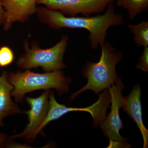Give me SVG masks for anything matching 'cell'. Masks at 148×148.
<instances>
[{
    "label": "cell",
    "instance_id": "52a82bcc",
    "mask_svg": "<svg viewBox=\"0 0 148 148\" xmlns=\"http://www.w3.org/2000/svg\"><path fill=\"white\" fill-rule=\"evenodd\" d=\"M116 0H37V5L59 11L64 15L75 16L82 14L90 16L106 10L109 5Z\"/></svg>",
    "mask_w": 148,
    "mask_h": 148
},
{
    "label": "cell",
    "instance_id": "7a4b0ae2",
    "mask_svg": "<svg viewBox=\"0 0 148 148\" xmlns=\"http://www.w3.org/2000/svg\"><path fill=\"white\" fill-rule=\"evenodd\" d=\"M101 47V54L99 61L97 63L88 62L83 68L82 74L87 79V84L73 93L70 97V101L86 90H92L98 94L108 88L119 79L117 75L116 66L122 60L123 54L108 42H105Z\"/></svg>",
    "mask_w": 148,
    "mask_h": 148
},
{
    "label": "cell",
    "instance_id": "9a60e30c",
    "mask_svg": "<svg viewBox=\"0 0 148 148\" xmlns=\"http://www.w3.org/2000/svg\"><path fill=\"white\" fill-rule=\"evenodd\" d=\"M136 69L145 73L148 71V47H144L142 55L139 59V63L136 65Z\"/></svg>",
    "mask_w": 148,
    "mask_h": 148
},
{
    "label": "cell",
    "instance_id": "8fae6325",
    "mask_svg": "<svg viewBox=\"0 0 148 148\" xmlns=\"http://www.w3.org/2000/svg\"><path fill=\"white\" fill-rule=\"evenodd\" d=\"M8 75L7 72L3 71L0 76V127L4 126L5 118L22 113L18 105L12 100L11 92L14 86L8 81Z\"/></svg>",
    "mask_w": 148,
    "mask_h": 148
},
{
    "label": "cell",
    "instance_id": "8992f818",
    "mask_svg": "<svg viewBox=\"0 0 148 148\" xmlns=\"http://www.w3.org/2000/svg\"><path fill=\"white\" fill-rule=\"evenodd\" d=\"M41 95L36 98H25L30 106V110L22 112L28 116L29 123L21 133L11 136L14 138L25 139L28 142L33 143L39 134V131L47 115L49 109V95L50 90H45Z\"/></svg>",
    "mask_w": 148,
    "mask_h": 148
},
{
    "label": "cell",
    "instance_id": "6da1fadb",
    "mask_svg": "<svg viewBox=\"0 0 148 148\" xmlns=\"http://www.w3.org/2000/svg\"><path fill=\"white\" fill-rule=\"evenodd\" d=\"M36 13L40 21L55 29L63 28L86 29L89 33L90 47L96 50L106 41L108 29L125 24L124 17L116 12L114 3L107 8L104 14L92 16L68 17L59 11L46 7H37Z\"/></svg>",
    "mask_w": 148,
    "mask_h": 148
},
{
    "label": "cell",
    "instance_id": "9c48e42d",
    "mask_svg": "<svg viewBox=\"0 0 148 148\" xmlns=\"http://www.w3.org/2000/svg\"><path fill=\"white\" fill-rule=\"evenodd\" d=\"M4 13V30L8 31L16 21L24 22L36 13L37 0H2Z\"/></svg>",
    "mask_w": 148,
    "mask_h": 148
},
{
    "label": "cell",
    "instance_id": "5b68a950",
    "mask_svg": "<svg viewBox=\"0 0 148 148\" xmlns=\"http://www.w3.org/2000/svg\"><path fill=\"white\" fill-rule=\"evenodd\" d=\"M111 103V98L108 89H105L99 95V99L95 103L85 108L67 107L57 102L53 91L49 95V109L42 127H45L50 122L56 120L70 112H88L93 120V126L98 127L107 116V110Z\"/></svg>",
    "mask_w": 148,
    "mask_h": 148
},
{
    "label": "cell",
    "instance_id": "2e32d148",
    "mask_svg": "<svg viewBox=\"0 0 148 148\" xmlns=\"http://www.w3.org/2000/svg\"><path fill=\"white\" fill-rule=\"evenodd\" d=\"M13 139L14 138L9 137L5 144L4 148H31L27 145L15 143Z\"/></svg>",
    "mask_w": 148,
    "mask_h": 148
},
{
    "label": "cell",
    "instance_id": "7c38bea8",
    "mask_svg": "<svg viewBox=\"0 0 148 148\" xmlns=\"http://www.w3.org/2000/svg\"><path fill=\"white\" fill-rule=\"evenodd\" d=\"M116 3L118 6L127 11L130 20H133L148 9V0H116Z\"/></svg>",
    "mask_w": 148,
    "mask_h": 148
},
{
    "label": "cell",
    "instance_id": "4fadbf2b",
    "mask_svg": "<svg viewBox=\"0 0 148 148\" xmlns=\"http://www.w3.org/2000/svg\"><path fill=\"white\" fill-rule=\"evenodd\" d=\"M128 29L134 35V41L138 47H148V21L143 20L137 24H129Z\"/></svg>",
    "mask_w": 148,
    "mask_h": 148
},
{
    "label": "cell",
    "instance_id": "5bb4252c",
    "mask_svg": "<svg viewBox=\"0 0 148 148\" xmlns=\"http://www.w3.org/2000/svg\"><path fill=\"white\" fill-rule=\"evenodd\" d=\"M14 59V53L10 47L7 46L0 47V67L9 66L13 63Z\"/></svg>",
    "mask_w": 148,
    "mask_h": 148
},
{
    "label": "cell",
    "instance_id": "e0dca14e",
    "mask_svg": "<svg viewBox=\"0 0 148 148\" xmlns=\"http://www.w3.org/2000/svg\"><path fill=\"white\" fill-rule=\"evenodd\" d=\"M110 140V145L108 147H120L122 148H128L130 147L129 145L127 144V142H121L119 141H114L112 140Z\"/></svg>",
    "mask_w": 148,
    "mask_h": 148
},
{
    "label": "cell",
    "instance_id": "ac0fdd59",
    "mask_svg": "<svg viewBox=\"0 0 148 148\" xmlns=\"http://www.w3.org/2000/svg\"><path fill=\"white\" fill-rule=\"evenodd\" d=\"M8 136L4 133L0 132V148H4L5 144L8 138Z\"/></svg>",
    "mask_w": 148,
    "mask_h": 148
},
{
    "label": "cell",
    "instance_id": "d6986e66",
    "mask_svg": "<svg viewBox=\"0 0 148 148\" xmlns=\"http://www.w3.org/2000/svg\"><path fill=\"white\" fill-rule=\"evenodd\" d=\"M5 10L2 4V0H0V24H3L4 22Z\"/></svg>",
    "mask_w": 148,
    "mask_h": 148
},
{
    "label": "cell",
    "instance_id": "ba28073f",
    "mask_svg": "<svg viewBox=\"0 0 148 148\" xmlns=\"http://www.w3.org/2000/svg\"><path fill=\"white\" fill-rule=\"evenodd\" d=\"M124 87L121 78H119L115 83L108 88L112 104L111 112L100 125L105 136L110 140L121 142L127 141L126 138L121 136L119 132L120 130L124 127L120 116L119 110L122 107L123 97L122 91Z\"/></svg>",
    "mask_w": 148,
    "mask_h": 148
},
{
    "label": "cell",
    "instance_id": "277c9868",
    "mask_svg": "<svg viewBox=\"0 0 148 148\" xmlns=\"http://www.w3.org/2000/svg\"><path fill=\"white\" fill-rule=\"evenodd\" d=\"M68 41L69 37L64 36L52 47L42 49L36 43H33L32 48L30 49L28 42L25 41L24 42L25 52L18 58L16 66L25 70L41 67L45 72L61 71L66 69L64 56Z\"/></svg>",
    "mask_w": 148,
    "mask_h": 148
},
{
    "label": "cell",
    "instance_id": "30bf717a",
    "mask_svg": "<svg viewBox=\"0 0 148 148\" xmlns=\"http://www.w3.org/2000/svg\"><path fill=\"white\" fill-rule=\"evenodd\" d=\"M141 90L140 85L134 86L129 95L123 98V110L135 122L143 136V147L148 148V131L143 123L141 102Z\"/></svg>",
    "mask_w": 148,
    "mask_h": 148
},
{
    "label": "cell",
    "instance_id": "3957f363",
    "mask_svg": "<svg viewBox=\"0 0 148 148\" xmlns=\"http://www.w3.org/2000/svg\"><path fill=\"white\" fill-rule=\"evenodd\" d=\"M7 78L14 86L11 96L14 97L16 102L22 103L27 93L35 90L53 88L57 90L58 95L66 94L69 92L72 81L61 71L38 73L26 70L10 73Z\"/></svg>",
    "mask_w": 148,
    "mask_h": 148
}]
</instances>
